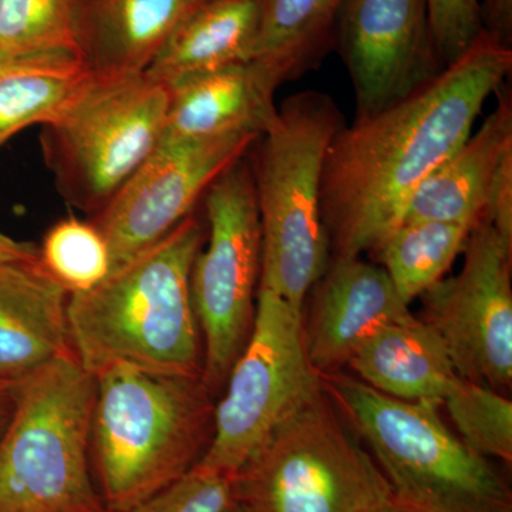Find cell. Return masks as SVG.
<instances>
[{
	"label": "cell",
	"mask_w": 512,
	"mask_h": 512,
	"mask_svg": "<svg viewBox=\"0 0 512 512\" xmlns=\"http://www.w3.org/2000/svg\"><path fill=\"white\" fill-rule=\"evenodd\" d=\"M512 70V47L483 30L460 59L389 109L333 138L322 218L332 256L372 254L402 224L414 192L473 133Z\"/></svg>",
	"instance_id": "1"
},
{
	"label": "cell",
	"mask_w": 512,
	"mask_h": 512,
	"mask_svg": "<svg viewBox=\"0 0 512 512\" xmlns=\"http://www.w3.org/2000/svg\"><path fill=\"white\" fill-rule=\"evenodd\" d=\"M207 228L191 212L153 247L67 305L74 356L94 377L113 367L202 375L191 271Z\"/></svg>",
	"instance_id": "2"
},
{
	"label": "cell",
	"mask_w": 512,
	"mask_h": 512,
	"mask_svg": "<svg viewBox=\"0 0 512 512\" xmlns=\"http://www.w3.org/2000/svg\"><path fill=\"white\" fill-rule=\"evenodd\" d=\"M93 474L107 512H124L190 473L214 431L202 375L119 366L96 376Z\"/></svg>",
	"instance_id": "3"
},
{
	"label": "cell",
	"mask_w": 512,
	"mask_h": 512,
	"mask_svg": "<svg viewBox=\"0 0 512 512\" xmlns=\"http://www.w3.org/2000/svg\"><path fill=\"white\" fill-rule=\"evenodd\" d=\"M343 126L328 94L298 93L285 100L252 147L249 167L262 232L259 289L299 311L330 261L320 192L326 154Z\"/></svg>",
	"instance_id": "4"
},
{
	"label": "cell",
	"mask_w": 512,
	"mask_h": 512,
	"mask_svg": "<svg viewBox=\"0 0 512 512\" xmlns=\"http://www.w3.org/2000/svg\"><path fill=\"white\" fill-rule=\"evenodd\" d=\"M320 380L372 451L394 500L417 512H512L510 485L448 429L441 404L393 399L342 370Z\"/></svg>",
	"instance_id": "5"
},
{
	"label": "cell",
	"mask_w": 512,
	"mask_h": 512,
	"mask_svg": "<svg viewBox=\"0 0 512 512\" xmlns=\"http://www.w3.org/2000/svg\"><path fill=\"white\" fill-rule=\"evenodd\" d=\"M96 390L74 353L18 383L0 434V512H107L90 454Z\"/></svg>",
	"instance_id": "6"
},
{
	"label": "cell",
	"mask_w": 512,
	"mask_h": 512,
	"mask_svg": "<svg viewBox=\"0 0 512 512\" xmlns=\"http://www.w3.org/2000/svg\"><path fill=\"white\" fill-rule=\"evenodd\" d=\"M232 493L252 512H372L393 500L323 386L259 444L232 478Z\"/></svg>",
	"instance_id": "7"
},
{
	"label": "cell",
	"mask_w": 512,
	"mask_h": 512,
	"mask_svg": "<svg viewBox=\"0 0 512 512\" xmlns=\"http://www.w3.org/2000/svg\"><path fill=\"white\" fill-rule=\"evenodd\" d=\"M170 99L146 72L92 74L40 136L64 200L87 218L103 210L163 140Z\"/></svg>",
	"instance_id": "8"
},
{
	"label": "cell",
	"mask_w": 512,
	"mask_h": 512,
	"mask_svg": "<svg viewBox=\"0 0 512 512\" xmlns=\"http://www.w3.org/2000/svg\"><path fill=\"white\" fill-rule=\"evenodd\" d=\"M207 237L191 271V295L202 336V379L215 397L254 326L262 265V232L248 161L205 192Z\"/></svg>",
	"instance_id": "9"
},
{
	"label": "cell",
	"mask_w": 512,
	"mask_h": 512,
	"mask_svg": "<svg viewBox=\"0 0 512 512\" xmlns=\"http://www.w3.org/2000/svg\"><path fill=\"white\" fill-rule=\"evenodd\" d=\"M320 387L306 352L303 311L259 289L251 336L215 402L211 443L198 464L234 478L266 436Z\"/></svg>",
	"instance_id": "10"
},
{
	"label": "cell",
	"mask_w": 512,
	"mask_h": 512,
	"mask_svg": "<svg viewBox=\"0 0 512 512\" xmlns=\"http://www.w3.org/2000/svg\"><path fill=\"white\" fill-rule=\"evenodd\" d=\"M463 268L420 296L421 320L443 340L457 375L497 392L512 384V239L471 231Z\"/></svg>",
	"instance_id": "11"
},
{
	"label": "cell",
	"mask_w": 512,
	"mask_h": 512,
	"mask_svg": "<svg viewBox=\"0 0 512 512\" xmlns=\"http://www.w3.org/2000/svg\"><path fill=\"white\" fill-rule=\"evenodd\" d=\"M259 137L161 140L109 204L89 218L109 245L111 271L167 237Z\"/></svg>",
	"instance_id": "12"
},
{
	"label": "cell",
	"mask_w": 512,
	"mask_h": 512,
	"mask_svg": "<svg viewBox=\"0 0 512 512\" xmlns=\"http://www.w3.org/2000/svg\"><path fill=\"white\" fill-rule=\"evenodd\" d=\"M336 30L355 92V120L389 109L444 70L427 0H346Z\"/></svg>",
	"instance_id": "13"
},
{
	"label": "cell",
	"mask_w": 512,
	"mask_h": 512,
	"mask_svg": "<svg viewBox=\"0 0 512 512\" xmlns=\"http://www.w3.org/2000/svg\"><path fill=\"white\" fill-rule=\"evenodd\" d=\"M309 293L303 336L319 375L340 372L380 329L412 313L382 266L362 256H332Z\"/></svg>",
	"instance_id": "14"
},
{
	"label": "cell",
	"mask_w": 512,
	"mask_h": 512,
	"mask_svg": "<svg viewBox=\"0 0 512 512\" xmlns=\"http://www.w3.org/2000/svg\"><path fill=\"white\" fill-rule=\"evenodd\" d=\"M279 86L281 80L256 60L185 77L170 87L163 140L262 136L278 117Z\"/></svg>",
	"instance_id": "15"
},
{
	"label": "cell",
	"mask_w": 512,
	"mask_h": 512,
	"mask_svg": "<svg viewBox=\"0 0 512 512\" xmlns=\"http://www.w3.org/2000/svg\"><path fill=\"white\" fill-rule=\"evenodd\" d=\"M70 293L39 258L0 262V380L19 383L73 353Z\"/></svg>",
	"instance_id": "16"
},
{
	"label": "cell",
	"mask_w": 512,
	"mask_h": 512,
	"mask_svg": "<svg viewBox=\"0 0 512 512\" xmlns=\"http://www.w3.org/2000/svg\"><path fill=\"white\" fill-rule=\"evenodd\" d=\"M205 0H74L77 55L96 76L146 72Z\"/></svg>",
	"instance_id": "17"
},
{
	"label": "cell",
	"mask_w": 512,
	"mask_h": 512,
	"mask_svg": "<svg viewBox=\"0 0 512 512\" xmlns=\"http://www.w3.org/2000/svg\"><path fill=\"white\" fill-rule=\"evenodd\" d=\"M497 93V107L484 123L414 192L403 222L454 221L474 228L487 222L495 181L512 163L511 92L503 86Z\"/></svg>",
	"instance_id": "18"
},
{
	"label": "cell",
	"mask_w": 512,
	"mask_h": 512,
	"mask_svg": "<svg viewBox=\"0 0 512 512\" xmlns=\"http://www.w3.org/2000/svg\"><path fill=\"white\" fill-rule=\"evenodd\" d=\"M348 366L367 386L403 402L443 404L458 377L443 340L412 313L380 329Z\"/></svg>",
	"instance_id": "19"
},
{
	"label": "cell",
	"mask_w": 512,
	"mask_h": 512,
	"mask_svg": "<svg viewBox=\"0 0 512 512\" xmlns=\"http://www.w3.org/2000/svg\"><path fill=\"white\" fill-rule=\"evenodd\" d=\"M265 0H205L171 36L146 73L171 87L185 77L249 62Z\"/></svg>",
	"instance_id": "20"
},
{
	"label": "cell",
	"mask_w": 512,
	"mask_h": 512,
	"mask_svg": "<svg viewBox=\"0 0 512 512\" xmlns=\"http://www.w3.org/2000/svg\"><path fill=\"white\" fill-rule=\"evenodd\" d=\"M90 76L76 53L0 59V147L55 119Z\"/></svg>",
	"instance_id": "21"
},
{
	"label": "cell",
	"mask_w": 512,
	"mask_h": 512,
	"mask_svg": "<svg viewBox=\"0 0 512 512\" xmlns=\"http://www.w3.org/2000/svg\"><path fill=\"white\" fill-rule=\"evenodd\" d=\"M346 0H265L252 59L289 82L312 69L336 37Z\"/></svg>",
	"instance_id": "22"
},
{
	"label": "cell",
	"mask_w": 512,
	"mask_h": 512,
	"mask_svg": "<svg viewBox=\"0 0 512 512\" xmlns=\"http://www.w3.org/2000/svg\"><path fill=\"white\" fill-rule=\"evenodd\" d=\"M474 227L454 221H410L393 229L372 252L407 305L441 279L464 248Z\"/></svg>",
	"instance_id": "23"
},
{
	"label": "cell",
	"mask_w": 512,
	"mask_h": 512,
	"mask_svg": "<svg viewBox=\"0 0 512 512\" xmlns=\"http://www.w3.org/2000/svg\"><path fill=\"white\" fill-rule=\"evenodd\" d=\"M50 53L77 55L74 0H0V59Z\"/></svg>",
	"instance_id": "24"
},
{
	"label": "cell",
	"mask_w": 512,
	"mask_h": 512,
	"mask_svg": "<svg viewBox=\"0 0 512 512\" xmlns=\"http://www.w3.org/2000/svg\"><path fill=\"white\" fill-rule=\"evenodd\" d=\"M37 258L70 295L92 291L111 272L109 245L89 218L57 221L37 245Z\"/></svg>",
	"instance_id": "25"
},
{
	"label": "cell",
	"mask_w": 512,
	"mask_h": 512,
	"mask_svg": "<svg viewBox=\"0 0 512 512\" xmlns=\"http://www.w3.org/2000/svg\"><path fill=\"white\" fill-rule=\"evenodd\" d=\"M457 436L487 458L512 461V402L503 393L458 376L443 404Z\"/></svg>",
	"instance_id": "26"
},
{
	"label": "cell",
	"mask_w": 512,
	"mask_h": 512,
	"mask_svg": "<svg viewBox=\"0 0 512 512\" xmlns=\"http://www.w3.org/2000/svg\"><path fill=\"white\" fill-rule=\"evenodd\" d=\"M232 500V478L197 464L180 480L124 512H222Z\"/></svg>",
	"instance_id": "27"
},
{
	"label": "cell",
	"mask_w": 512,
	"mask_h": 512,
	"mask_svg": "<svg viewBox=\"0 0 512 512\" xmlns=\"http://www.w3.org/2000/svg\"><path fill=\"white\" fill-rule=\"evenodd\" d=\"M427 10L441 63L450 66L484 30L481 0H427Z\"/></svg>",
	"instance_id": "28"
},
{
	"label": "cell",
	"mask_w": 512,
	"mask_h": 512,
	"mask_svg": "<svg viewBox=\"0 0 512 512\" xmlns=\"http://www.w3.org/2000/svg\"><path fill=\"white\" fill-rule=\"evenodd\" d=\"M483 25L490 35L505 45L512 42V0H483Z\"/></svg>",
	"instance_id": "29"
},
{
	"label": "cell",
	"mask_w": 512,
	"mask_h": 512,
	"mask_svg": "<svg viewBox=\"0 0 512 512\" xmlns=\"http://www.w3.org/2000/svg\"><path fill=\"white\" fill-rule=\"evenodd\" d=\"M37 256V247L30 242L16 241L9 235L0 232V262L22 261Z\"/></svg>",
	"instance_id": "30"
},
{
	"label": "cell",
	"mask_w": 512,
	"mask_h": 512,
	"mask_svg": "<svg viewBox=\"0 0 512 512\" xmlns=\"http://www.w3.org/2000/svg\"><path fill=\"white\" fill-rule=\"evenodd\" d=\"M16 387H18V383L13 384L0 380V434L5 430L13 409H15Z\"/></svg>",
	"instance_id": "31"
},
{
	"label": "cell",
	"mask_w": 512,
	"mask_h": 512,
	"mask_svg": "<svg viewBox=\"0 0 512 512\" xmlns=\"http://www.w3.org/2000/svg\"><path fill=\"white\" fill-rule=\"evenodd\" d=\"M372 512H417L412 510V508L406 507V505L400 504L399 501L393 500L389 501V503L384 504L383 507L377 508V510Z\"/></svg>",
	"instance_id": "32"
},
{
	"label": "cell",
	"mask_w": 512,
	"mask_h": 512,
	"mask_svg": "<svg viewBox=\"0 0 512 512\" xmlns=\"http://www.w3.org/2000/svg\"><path fill=\"white\" fill-rule=\"evenodd\" d=\"M222 512H252V511L249 510L247 505L239 503V501L235 500V498H234V500H232L231 503H229L227 505V508H225V510Z\"/></svg>",
	"instance_id": "33"
}]
</instances>
